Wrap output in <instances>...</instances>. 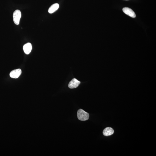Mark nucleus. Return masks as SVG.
Segmentation results:
<instances>
[{
  "label": "nucleus",
  "mask_w": 156,
  "mask_h": 156,
  "mask_svg": "<svg viewBox=\"0 0 156 156\" xmlns=\"http://www.w3.org/2000/svg\"><path fill=\"white\" fill-rule=\"evenodd\" d=\"M103 133L104 136H110L113 134L114 130L111 128L107 127L104 130Z\"/></svg>",
  "instance_id": "nucleus-7"
},
{
  "label": "nucleus",
  "mask_w": 156,
  "mask_h": 156,
  "mask_svg": "<svg viewBox=\"0 0 156 156\" xmlns=\"http://www.w3.org/2000/svg\"><path fill=\"white\" fill-rule=\"evenodd\" d=\"M77 115L78 119L81 121L88 120L89 117V114L82 109H79L78 110Z\"/></svg>",
  "instance_id": "nucleus-1"
},
{
  "label": "nucleus",
  "mask_w": 156,
  "mask_h": 156,
  "mask_svg": "<svg viewBox=\"0 0 156 156\" xmlns=\"http://www.w3.org/2000/svg\"><path fill=\"white\" fill-rule=\"evenodd\" d=\"M123 10L125 13L130 17L132 18H135L136 17V14L131 8L128 7H125L123 9Z\"/></svg>",
  "instance_id": "nucleus-5"
},
{
  "label": "nucleus",
  "mask_w": 156,
  "mask_h": 156,
  "mask_svg": "<svg viewBox=\"0 0 156 156\" xmlns=\"http://www.w3.org/2000/svg\"><path fill=\"white\" fill-rule=\"evenodd\" d=\"M80 82L75 78L73 79L69 83L68 87L71 89L77 88L80 84Z\"/></svg>",
  "instance_id": "nucleus-3"
},
{
  "label": "nucleus",
  "mask_w": 156,
  "mask_h": 156,
  "mask_svg": "<svg viewBox=\"0 0 156 156\" xmlns=\"http://www.w3.org/2000/svg\"><path fill=\"white\" fill-rule=\"evenodd\" d=\"M59 6V4L57 3L52 5L48 10L49 13L50 14L53 13L58 9Z\"/></svg>",
  "instance_id": "nucleus-8"
},
{
  "label": "nucleus",
  "mask_w": 156,
  "mask_h": 156,
  "mask_svg": "<svg viewBox=\"0 0 156 156\" xmlns=\"http://www.w3.org/2000/svg\"></svg>",
  "instance_id": "nucleus-9"
},
{
  "label": "nucleus",
  "mask_w": 156,
  "mask_h": 156,
  "mask_svg": "<svg viewBox=\"0 0 156 156\" xmlns=\"http://www.w3.org/2000/svg\"><path fill=\"white\" fill-rule=\"evenodd\" d=\"M32 48V45L30 43H26L23 46L24 51V53L26 54H28L30 53Z\"/></svg>",
  "instance_id": "nucleus-6"
},
{
  "label": "nucleus",
  "mask_w": 156,
  "mask_h": 156,
  "mask_svg": "<svg viewBox=\"0 0 156 156\" xmlns=\"http://www.w3.org/2000/svg\"><path fill=\"white\" fill-rule=\"evenodd\" d=\"M22 74V70L20 69H15L10 72V77L13 78H17L19 77Z\"/></svg>",
  "instance_id": "nucleus-4"
},
{
  "label": "nucleus",
  "mask_w": 156,
  "mask_h": 156,
  "mask_svg": "<svg viewBox=\"0 0 156 156\" xmlns=\"http://www.w3.org/2000/svg\"><path fill=\"white\" fill-rule=\"evenodd\" d=\"M21 17V13L20 10H17L14 12L13 15V21L16 25H18L20 23Z\"/></svg>",
  "instance_id": "nucleus-2"
}]
</instances>
